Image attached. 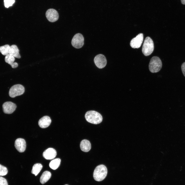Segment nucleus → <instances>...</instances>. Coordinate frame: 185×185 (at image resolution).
I'll return each mask as SVG.
<instances>
[{
    "label": "nucleus",
    "mask_w": 185,
    "mask_h": 185,
    "mask_svg": "<svg viewBox=\"0 0 185 185\" xmlns=\"http://www.w3.org/2000/svg\"><path fill=\"white\" fill-rule=\"evenodd\" d=\"M85 117L88 122L95 124L100 123L103 120L101 115L99 113L94 110L87 111L85 114Z\"/></svg>",
    "instance_id": "f257e3e1"
},
{
    "label": "nucleus",
    "mask_w": 185,
    "mask_h": 185,
    "mask_svg": "<svg viewBox=\"0 0 185 185\" xmlns=\"http://www.w3.org/2000/svg\"><path fill=\"white\" fill-rule=\"evenodd\" d=\"M107 173L106 167L104 165L100 164L97 166L93 174L94 180L98 181L103 180L106 177Z\"/></svg>",
    "instance_id": "f03ea898"
},
{
    "label": "nucleus",
    "mask_w": 185,
    "mask_h": 185,
    "mask_svg": "<svg viewBox=\"0 0 185 185\" xmlns=\"http://www.w3.org/2000/svg\"><path fill=\"white\" fill-rule=\"evenodd\" d=\"M154 47L153 42L152 39L147 36L145 38L142 48V51L145 56L150 55L153 52Z\"/></svg>",
    "instance_id": "7ed1b4c3"
},
{
    "label": "nucleus",
    "mask_w": 185,
    "mask_h": 185,
    "mask_svg": "<svg viewBox=\"0 0 185 185\" xmlns=\"http://www.w3.org/2000/svg\"><path fill=\"white\" fill-rule=\"evenodd\" d=\"M162 66V63L160 59L158 57L154 56L151 59L149 67L150 71L154 73L159 71Z\"/></svg>",
    "instance_id": "20e7f679"
},
{
    "label": "nucleus",
    "mask_w": 185,
    "mask_h": 185,
    "mask_svg": "<svg viewBox=\"0 0 185 185\" xmlns=\"http://www.w3.org/2000/svg\"><path fill=\"white\" fill-rule=\"evenodd\" d=\"M24 87L21 84H16L12 86L10 88L9 94L12 98H14L16 96L23 94L24 92Z\"/></svg>",
    "instance_id": "39448f33"
},
{
    "label": "nucleus",
    "mask_w": 185,
    "mask_h": 185,
    "mask_svg": "<svg viewBox=\"0 0 185 185\" xmlns=\"http://www.w3.org/2000/svg\"><path fill=\"white\" fill-rule=\"evenodd\" d=\"M84 38L83 36L80 33L75 34L73 37L71 43L72 46L77 49L81 48L84 43Z\"/></svg>",
    "instance_id": "423d86ee"
},
{
    "label": "nucleus",
    "mask_w": 185,
    "mask_h": 185,
    "mask_svg": "<svg viewBox=\"0 0 185 185\" xmlns=\"http://www.w3.org/2000/svg\"><path fill=\"white\" fill-rule=\"evenodd\" d=\"M94 61L96 66L100 69L104 67L107 64V60L105 57L101 54L96 55L94 58Z\"/></svg>",
    "instance_id": "0eeeda50"
},
{
    "label": "nucleus",
    "mask_w": 185,
    "mask_h": 185,
    "mask_svg": "<svg viewBox=\"0 0 185 185\" xmlns=\"http://www.w3.org/2000/svg\"><path fill=\"white\" fill-rule=\"evenodd\" d=\"M143 40V35L140 33L133 38L130 42V45L133 48H138L141 45Z\"/></svg>",
    "instance_id": "6e6552de"
},
{
    "label": "nucleus",
    "mask_w": 185,
    "mask_h": 185,
    "mask_svg": "<svg viewBox=\"0 0 185 185\" xmlns=\"http://www.w3.org/2000/svg\"><path fill=\"white\" fill-rule=\"evenodd\" d=\"M45 15L47 19L51 22L56 21L59 18V15L57 11L53 8L48 10L46 12Z\"/></svg>",
    "instance_id": "1a4fd4ad"
},
{
    "label": "nucleus",
    "mask_w": 185,
    "mask_h": 185,
    "mask_svg": "<svg viewBox=\"0 0 185 185\" xmlns=\"http://www.w3.org/2000/svg\"><path fill=\"white\" fill-rule=\"evenodd\" d=\"M2 107L4 113L10 114L13 113L15 110L16 106L15 104L12 102L7 101L3 104Z\"/></svg>",
    "instance_id": "9d476101"
},
{
    "label": "nucleus",
    "mask_w": 185,
    "mask_h": 185,
    "mask_svg": "<svg viewBox=\"0 0 185 185\" xmlns=\"http://www.w3.org/2000/svg\"><path fill=\"white\" fill-rule=\"evenodd\" d=\"M15 146L19 152H23L25 151L26 147V142L25 140L22 138H17L15 141Z\"/></svg>",
    "instance_id": "9b49d317"
},
{
    "label": "nucleus",
    "mask_w": 185,
    "mask_h": 185,
    "mask_svg": "<svg viewBox=\"0 0 185 185\" xmlns=\"http://www.w3.org/2000/svg\"><path fill=\"white\" fill-rule=\"evenodd\" d=\"M56 155V150L51 148H49L45 150L43 154L44 158L47 160L52 159L55 157Z\"/></svg>",
    "instance_id": "f8f14e48"
},
{
    "label": "nucleus",
    "mask_w": 185,
    "mask_h": 185,
    "mask_svg": "<svg viewBox=\"0 0 185 185\" xmlns=\"http://www.w3.org/2000/svg\"><path fill=\"white\" fill-rule=\"evenodd\" d=\"M51 121L50 117L46 116L42 117L39 120L38 124L41 128H45L48 127L51 123Z\"/></svg>",
    "instance_id": "ddd939ff"
},
{
    "label": "nucleus",
    "mask_w": 185,
    "mask_h": 185,
    "mask_svg": "<svg viewBox=\"0 0 185 185\" xmlns=\"http://www.w3.org/2000/svg\"><path fill=\"white\" fill-rule=\"evenodd\" d=\"M80 147L82 151L85 152H88L91 149V143L88 140H83L80 142Z\"/></svg>",
    "instance_id": "4468645a"
},
{
    "label": "nucleus",
    "mask_w": 185,
    "mask_h": 185,
    "mask_svg": "<svg viewBox=\"0 0 185 185\" xmlns=\"http://www.w3.org/2000/svg\"><path fill=\"white\" fill-rule=\"evenodd\" d=\"M15 60V57L9 54L6 55L5 58V62L10 65L13 68H17L18 66L17 62H14Z\"/></svg>",
    "instance_id": "2eb2a0df"
},
{
    "label": "nucleus",
    "mask_w": 185,
    "mask_h": 185,
    "mask_svg": "<svg viewBox=\"0 0 185 185\" xmlns=\"http://www.w3.org/2000/svg\"><path fill=\"white\" fill-rule=\"evenodd\" d=\"M19 50L17 46L15 45H12L10 47L9 54L14 57L19 59L21 57L19 53Z\"/></svg>",
    "instance_id": "dca6fc26"
},
{
    "label": "nucleus",
    "mask_w": 185,
    "mask_h": 185,
    "mask_svg": "<svg viewBox=\"0 0 185 185\" xmlns=\"http://www.w3.org/2000/svg\"><path fill=\"white\" fill-rule=\"evenodd\" d=\"M51 175V173L49 171H45L44 172L40 177V182L42 184H44L50 179Z\"/></svg>",
    "instance_id": "f3484780"
},
{
    "label": "nucleus",
    "mask_w": 185,
    "mask_h": 185,
    "mask_svg": "<svg viewBox=\"0 0 185 185\" xmlns=\"http://www.w3.org/2000/svg\"><path fill=\"white\" fill-rule=\"evenodd\" d=\"M60 162L61 160L60 159H55L50 162L49 164V166L52 169L55 170L60 165Z\"/></svg>",
    "instance_id": "a211bd4d"
},
{
    "label": "nucleus",
    "mask_w": 185,
    "mask_h": 185,
    "mask_svg": "<svg viewBox=\"0 0 185 185\" xmlns=\"http://www.w3.org/2000/svg\"><path fill=\"white\" fill-rule=\"evenodd\" d=\"M42 168V165L40 163L34 164L32 167V173L36 176L39 173Z\"/></svg>",
    "instance_id": "6ab92c4d"
},
{
    "label": "nucleus",
    "mask_w": 185,
    "mask_h": 185,
    "mask_svg": "<svg viewBox=\"0 0 185 185\" xmlns=\"http://www.w3.org/2000/svg\"><path fill=\"white\" fill-rule=\"evenodd\" d=\"M10 46L8 44H6L0 47V52L3 55H6L9 54Z\"/></svg>",
    "instance_id": "aec40b11"
},
{
    "label": "nucleus",
    "mask_w": 185,
    "mask_h": 185,
    "mask_svg": "<svg viewBox=\"0 0 185 185\" xmlns=\"http://www.w3.org/2000/svg\"><path fill=\"white\" fill-rule=\"evenodd\" d=\"M8 170L7 168L0 164V176H4L7 174Z\"/></svg>",
    "instance_id": "412c9836"
},
{
    "label": "nucleus",
    "mask_w": 185,
    "mask_h": 185,
    "mask_svg": "<svg viewBox=\"0 0 185 185\" xmlns=\"http://www.w3.org/2000/svg\"><path fill=\"white\" fill-rule=\"evenodd\" d=\"M15 0H4V5L5 7L8 8L12 6L14 3Z\"/></svg>",
    "instance_id": "4be33fe9"
},
{
    "label": "nucleus",
    "mask_w": 185,
    "mask_h": 185,
    "mask_svg": "<svg viewBox=\"0 0 185 185\" xmlns=\"http://www.w3.org/2000/svg\"><path fill=\"white\" fill-rule=\"evenodd\" d=\"M0 185H8L6 179L2 177H0Z\"/></svg>",
    "instance_id": "5701e85b"
},
{
    "label": "nucleus",
    "mask_w": 185,
    "mask_h": 185,
    "mask_svg": "<svg viewBox=\"0 0 185 185\" xmlns=\"http://www.w3.org/2000/svg\"><path fill=\"white\" fill-rule=\"evenodd\" d=\"M181 68L182 73L185 77V62L182 64Z\"/></svg>",
    "instance_id": "b1692460"
},
{
    "label": "nucleus",
    "mask_w": 185,
    "mask_h": 185,
    "mask_svg": "<svg viewBox=\"0 0 185 185\" xmlns=\"http://www.w3.org/2000/svg\"><path fill=\"white\" fill-rule=\"evenodd\" d=\"M181 1L182 4L185 5V0H181Z\"/></svg>",
    "instance_id": "393cba45"
},
{
    "label": "nucleus",
    "mask_w": 185,
    "mask_h": 185,
    "mask_svg": "<svg viewBox=\"0 0 185 185\" xmlns=\"http://www.w3.org/2000/svg\"><path fill=\"white\" fill-rule=\"evenodd\" d=\"M68 185V184H66V185Z\"/></svg>",
    "instance_id": "a878e982"
}]
</instances>
